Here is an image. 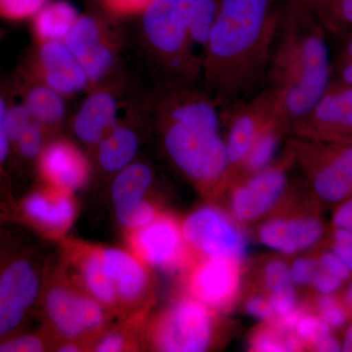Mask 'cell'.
I'll return each mask as SVG.
<instances>
[{"mask_svg":"<svg viewBox=\"0 0 352 352\" xmlns=\"http://www.w3.org/2000/svg\"><path fill=\"white\" fill-rule=\"evenodd\" d=\"M280 21L273 0H219L201 73L217 103L240 101L266 76Z\"/></svg>","mask_w":352,"mask_h":352,"instance_id":"cell-1","label":"cell"},{"mask_svg":"<svg viewBox=\"0 0 352 352\" xmlns=\"http://www.w3.org/2000/svg\"><path fill=\"white\" fill-rule=\"evenodd\" d=\"M266 76L289 126L302 119L332 82L327 34L303 0H289Z\"/></svg>","mask_w":352,"mask_h":352,"instance_id":"cell-2","label":"cell"},{"mask_svg":"<svg viewBox=\"0 0 352 352\" xmlns=\"http://www.w3.org/2000/svg\"><path fill=\"white\" fill-rule=\"evenodd\" d=\"M217 104L210 95L182 94L173 95L162 109L166 151L185 175L208 190L229 182Z\"/></svg>","mask_w":352,"mask_h":352,"instance_id":"cell-3","label":"cell"},{"mask_svg":"<svg viewBox=\"0 0 352 352\" xmlns=\"http://www.w3.org/2000/svg\"><path fill=\"white\" fill-rule=\"evenodd\" d=\"M217 7L219 0H153L143 11L145 38L166 68L201 75Z\"/></svg>","mask_w":352,"mask_h":352,"instance_id":"cell-4","label":"cell"},{"mask_svg":"<svg viewBox=\"0 0 352 352\" xmlns=\"http://www.w3.org/2000/svg\"><path fill=\"white\" fill-rule=\"evenodd\" d=\"M291 151L318 198L339 203L352 196V143L300 138Z\"/></svg>","mask_w":352,"mask_h":352,"instance_id":"cell-5","label":"cell"},{"mask_svg":"<svg viewBox=\"0 0 352 352\" xmlns=\"http://www.w3.org/2000/svg\"><path fill=\"white\" fill-rule=\"evenodd\" d=\"M212 312L194 298L175 303L157 319L155 346L166 352L205 351L214 339Z\"/></svg>","mask_w":352,"mask_h":352,"instance_id":"cell-6","label":"cell"},{"mask_svg":"<svg viewBox=\"0 0 352 352\" xmlns=\"http://www.w3.org/2000/svg\"><path fill=\"white\" fill-rule=\"evenodd\" d=\"M39 289L41 279L31 259L0 250V339L20 327Z\"/></svg>","mask_w":352,"mask_h":352,"instance_id":"cell-7","label":"cell"},{"mask_svg":"<svg viewBox=\"0 0 352 352\" xmlns=\"http://www.w3.org/2000/svg\"><path fill=\"white\" fill-rule=\"evenodd\" d=\"M189 247L205 258H227L243 261L248 240L242 229L223 210L201 208L190 214L182 226Z\"/></svg>","mask_w":352,"mask_h":352,"instance_id":"cell-8","label":"cell"},{"mask_svg":"<svg viewBox=\"0 0 352 352\" xmlns=\"http://www.w3.org/2000/svg\"><path fill=\"white\" fill-rule=\"evenodd\" d=\"M300 138L347 142L352 139V87L331 82L321 98L292 126Z\"/></svg>","mask_w":352,"mask_h":352,"instance_id":"cell-9","label":"cell"},{"mask_svg":"<svg viewBox=\"0 0 352 352\" xmlns=\"http://www.w3.org/2000/svg\"><path fill=\"white\" fill-rule=\"evenodd\" d=\"M231 113L226 145L229 182H234L258 134L273 120H283L287 124L288 122L267 89L251 101L238 106Z\"/></svg>","mask_w":352,"mask_h":352,"instance_id":"cell-10","label":"cell"},{"mask_svg":"<svg viewBox=\"0 0 352 352\" xmlns=\"http://www.w3.org/2000/svg\"><path fill=\"white\" fill-rule=\"evenodd\" d=\"M288 183L286 163L271 164L239 178L231 194V210L238 221H256L276 205Z\"/></svg>","mask_w":352,"mask_h":352,"instance_id":"cell-11","label":"cell"},{"mask_svg":"<svg viewBox=\"0 0 352 352\" xmlns=\"http://www.w3.org/2000/svg\"><path fill=\"white\" fill-rule=\"evenodd\" d=\"M241 278L242 261L204 256L190 274L189 289L212 311H227L239 295Z\"/></svg>","mask_w":352,"mask_h":352,"instance_id":"cell-12","label":"cell"},{"mask_svg":"<svg viewBox=\"0 0 352 352\" xmlns=\"http://www.w3.org/2000/svg\"><path fill=\"white\" fill-rule=\"evenodd\" d=\"M133 245L143 261L160 270H177L188 261V244L182 227L170 217H157L138 228Z\"/></svg>","mask_w":352,"mask_h":352,"instance_id":"cell-13","label":"cell"},{"mask_svg":"<svg viewBox=\"0 0 352 352\" xmlns=\"http://www.w3.org/2000/svg\"><path fill=\"white\" fill-rule=\"evenodd\" d=\"M152 177L149 166L138 163L122 168L113 180L112 196L116 214L124 226L138 229L156 219V210L144 200Z\"/></svg>","mask_w":352,"mask_h":352,"instance_id":"cell-14","label":"cell"},{"mask_svg":"<svg viewBox=\"0 0 352 352\" xmlns=\"http://www.w3.org/2000/svg\"><path fill=\"white\" fill-rule=\"evenodd\" d=\"M63 41L85 69L89 82L100 80L112 67V51L104 43L100 25L94 16H80Z\"/></svg>","mask_w":352,"mask_h":352,"instance_id":"cell-15","label":"cell"},{"mask_svg":"<svg viewBox=\"0 0 352 352\" xmlns=\"http://www.w3.org/2000/svg\"><path fill=\"white\" fill-rule=\"evenodd\" d=\"M324 226L314 215L275 217L259 228V239L280 252L294 254L316 245L323 237Z\"/></svg>","mask_w":352,"mask_h":352,"instance_id":"cell-16","label":"cell"},{"mask_svg":"<svg viewBox=\"0 0 352 352\" xmlns=\"http://www.w3.org/2000/svg\"><path fill=\"white\" fill-rule=\"evenodd\" d=\"M38 67L43 83L62 95L80 91L89 82L85 69L62 41L41 43Z\"/></svg>","mask_w":352,"mask_h":352,"instance_id":"cell-17","label":"cell"},{"mask_svg":"<svg viewBox=\"0 0 352 352\" xmlns=\"http://www.w3.org/2000/svg\"><path fill=\"white\" fill-rule=\"evenodd\" d=\"M41 166L46 179L63 191L80 188L87 179L85 160L76 148L67 143L48 146L41 156Z\"/></svg>","mask_w":352,"mask_h":352,"instance_id":"cell-18","label":"cell"},{"mask_svg":"<svg viewBox=\"0 0 352 352\" xmlns=\"http://www.w3.org/2000/svg\"><path fill=\"white\" fill-rule=\"evenodd\" d=\"M101 252L118 298L126 302L140 300L149 287V276L142 263L120 250L106 249Z\"/></svg>","mask_w":352,"mask_h":352,"instance_id":"cell-19","label":"cell"},{"mask_svg":"<svg viewBox=\"0 0 352 352\" xmlns=\"http://www.w3.org/2000/svg\"><path fill=\"white\" fill-rule=\"evenodd\" d=\"M118 104L108 92L90 95L75 119V131L80 140L94 144L113 131L117 124Z\"/></svg>","mask_w":352,"mask_h":352,"instance_id":"cell-20","label":"cell"},{"mask_svg":"<svg viewBox=\"0 0 352 352\" xmlns=\"http://www.w3.org/2000/svg\"><path fill=\"white\" fill-rule=\"evenodd\" d=\"M6 129L9 151L15 149L24 159H34L43 151V124L32 117L24 104L8 102Z\"/></svg>","mask_w":352,"mask_h":352,"instance_id":"cell-21","label":"cell"},{"mask_svg":"<svg viewBox=\"0 0 352 352\" xmlns=\"http://www.w3.org/2000/svg\"><path fill=\"white\" fill-rule=\"evenodd\" d=\"M22 208L28 219L51 230L64 229L75 215V206L65 194L52 196L36 192L25 199Z\"/></svg>","mask_w":352,"mask_h":352,"instance_id":"cell-22","label":"cell"},{"mask_svg":"<svg viewBox=\"0 0 352 352\" xmlns=\"http://www.w3.org/2000/svg\"><path fill=\"white\" fill-rule=\"evenodd\" d=\"M80 16L76 7L68 1H47L32 18L34 34L41 43L63 41Z\"/></svg>","mask_w":352,"mask_h":352,"instance_id":"cell-23","label":"cell"},{"mask_svg":"<svg viewBox=\"0 0 352 352\" xmlns=\"http://www.w3.org/2000/svg\"><path fill=\"white\" fill-rule=\"evenodd\" d=\"M46 312L60 333L76 338L85 332L78 311V295L64 288L51 289L45 300Z\"/></svg>","mask_w":352,"mask_h":352,"instance_id":"cell-24","label":"cell"},{"mask_svg":"<svg viewBox=\"0 0 352 352\" xmlns=\"http://www.w3.org/2000/svg\"><path fill=\"white\" fill-rule=\"evenodd\" d=\"M288 127L285 120H275L258 134L241 166L237 179L258 173L272 164L282 134Z\"/></svg>","mask_w":352,"mask_h":352,"instance_id":"cell-25","label":"cell"},{"mask_svg":"<svg viewBox=\"0 0 352 352\" xmlns=\"http://www.w3.org/2000/svg\"><path fill=\"white\" fill-rule=\"evenodd\" d=\"M138 148V138L133 131L116 126L101 140L99 161L106 170H122L131 164Z\"/></svg>","mask_w":352,"mask_h":352,"instance_id":"cell-26","label":"cell"},{"mask_svg":"<svg viewBox=\"0 0 352 352\" xmlns=\"http://www.w3.org/2000/svg\"><path fill=\"white\" fill-rule=\"evenodd\" d=\"M23 88L22 104L43 126L55 124L63 118L65 105L62 94L44 83H28Z\"/></svg>","mask_w":352,"mask_h":352,"instance_id":"cell-27","label":"cell"},{"mask_svg":"<svg viewBox=\"0 0 352 352\" xmlns=\"http://www.w3.org/2000/svg\"><path fill=\"white\" fill-rule=\"evenodd\" d=\"M327 34L347 36L352 32V0H303Z\"/></svg>","mask_w":352,"mask_h":352,"instance_id":"cell-28","label":"cell"},{"mask_svg":"<svg viewBox=\"0 0 352 352\" xmlns=\"http://www.w3.org/2000/svg\"><path fill=\"white\" fill-rule=\"evenodd\" d=\"M82 276L88 291L99 302L113 305L118 302L117 292L106 270L101 251L92 252L85 258Z\"/></svg>","mask_w":352,"mask_h":352,"instance_id":"cell-29","label":"cell"},{"mask_svg":"<svg viewBox=\"0 0 352 352\" xmlns=\"http://www.w3.org/2000/svg\"><path fill=\"white\" fill-rule=\"evenodd\" d=\"M305 349L295 333L286 332L268 322L258 328L250 340V349L256 352L302 351Z\"/></svg>","mask_w":352,"mask_h":352,"instance_id":"cell-30","label":"cell"},{"mask_svg":"<svg viewBox=\"0 0 352 352\" xmlns=\"http://www.w3.org/2000/svg\"><path fill=\"white\" fill-rule=\"evenodd\" d=\"M331 329L318 315L311 314L305 310L298 324H296L294 333L302 340L305 349H310L317 342L331 335Z\"/></svg>","mask_w":352,"mask_h":352,"instance_id":"cell-31","label":"cell"},{"mask_svg":"<svg viewBox=\"0 0 352 352\" xmlns=\"http://www.w3.org/2000/svg\"><path fill=\"white\" fill-rule=\"evenodd\" d=\"M318 316L331 329L342 328L349 319V310L335 295H321L316 302Z\"/></svg>","mask_w":352,"mask_h":352,"instance_id":"cell-32","label":"cell"},{"mask_svg":"<svg viewBox=\"0 0 352 352\" xmlns=\"http://www.w3.org/2000/svg\"><path fill=\"white\" fill-rule=\"evenodd\" d=\"M263 281L270 294L295 287L288 264L279 259L266 264L263 270Z\"/></svg>","mask_w":352,"mask_h":352,"instance_id":"cell-33","label":"cell"},{"mask_svg":"<svg viewBox=\"0 0 352 352\" xmlns=\"http://www.w3.org/2000/svg\"><path fill=\"white\" fill-rule=\"evenodd\" d=\"M48 0H0V17L22 21L34 17Z\"/></svg>","mask_w":352,"mask_h":352,"instance_id":"cell-34","label":"cell"},{"mask_svg":"<svg viewBox=\"0 0 352 352\" xmlns=\"http://www.w3.org/2000/svg\"><path fill=\"white\" fill-rule=\"evenodd\" d=\"M45 344L41 337L32 333H9L0 339V352H41Z\"/></svg>","mask_w":352,"mask_h":352,"instance_id":"cell-35","label":"cell"},{"mask_svg":"<svg viewBox=\"0 0 352 352\" xmlns=\"http://www.w3.org/2000/svg\"><path fill=\"white\" fill-rule=\"evenodd\" d=\"M291 270L294 283L300 286L314 284V278L319 270L318 261L312 258H300L294 261Z\"/></svg>","mask_w":352,"mask_h":352,"instance_id":"cell-36","label":"cell"},{"mask_svg":"<svg viewBox=\"0 0 352 352\" xmlns=\"http://www.w3.org/2000/svg\"><path fill=\"white\" fill-rule=\"evenodd\" d=\"M320 270L330 273L331 275L338 278L340 281L344 282L351 277V271L347 267L344 261L340 258L339 254L335 252H327L322 254L318 261Z\"/></svg>","mask_w":352,"mask_h":352,"instance_id":"cell-37","label":"cell"},{"mask_svg":"<svg viewBox=\"0 0 352 352\" xmlns=\"http://www.w3.org/2000/svg\"><path fill=\"white\" fill-rule=\"evenodd\" d=\"M245 309L252 316L264 322H271L276 317L271 305L270 296L263 295L251 296L245 303Z\"/></svg>","mask_w":352,"mask_h":352,"instance_id":"cell-38","label":"cell"},{"mask_svg":"<svg viewBox=\"0 0 352 352\" xmlns=\"http://www.w3.org/2000/svg\"><path fill=\"white\" fill-rule=\"evenodd\" d=\"M333 252L339 254L352 273V232L346 229L336 228L333 234Z\"/></svg>","mask_w":352,"mask_h":352,"instance_id":"cell-39","label":"cell"},{"mask_svg":"<svg viewBox=\"0 0 352 352\" xmlns=\"http://www.w3.org/2000/svg\"><path fill=\"white\" fill-rule=\"evenodd\" d=\"M153 0H103V3L113 13L133 14L143 12Z\"/></svg>","mask_w":352,"mask_h":352,"instance_id":"cell-40","label":"cell"},{"mask_svg":"<svg viewBox=\"0 0 352 352\" xmlns=\"http://www.w3.org/2000/svg\"><path fill=\"white\" fill-rule=\"evenodd\" d=\"M8 101L0 92V175L9 157V140L6 129V115Z\"/></svg>","mask_w":352,"mask_h":352,"instance_id":"cell-41","label":"cell"},{"mask_svg":"<svg viewBox=\"0 0 352 352\" xmlns=\"http://www.w3.org/2000/svg\"><path fill=\"white\" fill-rule=\"evenodd\" d=\"M342 283L344 282L319 267L312 285L320 295H335L342 287Z\"/></svg>","mask_w":352,"mask_h":352,"instance_id":"cell-42","label":"cell"},{"mask_svg":"<svg viewBox=\"0 0 352 352\" xmlns=\"http://www.w3.org/2000/svg\"><path fill=\"white\" fill-rule=\"evenodd\" d=\"M336 228L346 229L352 232V196L346 199L333 214Z\"/></svg>","mask_w":352,"mask_h":352,"instance_id":"cell-43","label":"cell"},{"mask_svg":"<svg viewBox=\"0 0 352 352\" xmlns=\"http://www.w3.org/2000/svg\"><path fill=\"white\" fill-rule=\"evenodd\" d=\"M124 346V339L118 333H112L102 339L95 351L99 352L120 351Z\"/></svg>","mask_w":352,"mask_h":352,"instance_id":"cell-44","label":"cell"},{"mask_svg":"<svg viewBox=\"0 0 352 352\" xmlns=\"http://www.w3.org/2000/svg\"><path fill=\"white\" fill-rule=\"evenodd\" d=\"M311 351L319 352H337L342 351V344H340L339 340L333 338L332 335H329L327 337L317 342L314 346L311 347Z\"/></svg>","mask_w":352,"mask_h":352,"instance_id":"cell-45","label":"cell"},{"mask_svg":"<svg viewBox=\"0 0 352 352\" xmlns=\"http://www.w3.org/2000/svg\"><path fill=\"white\" fill-rule=\"evenodd\" d=\"M338 71L340 82L352 87V60H340Z\"/></svg>","mask_w":352,"mask_h":352,"instance_id":"cell-46","label":"cell"},{"mask_svg":"<svg viewBox=\"0 0 352 352\" xmlns=\"http://www.w3.org/2000/svg\"><path fill=\"white\" fill-rule=\"evenodd\" d=\"M342 351L352 352V325L347 329L346 335H344V342L342 344Z\"/></svg>","mask_w":352,"mask_h":352,"instance_id":"cell-47","label":"cell"},{"mask_svg":"<svg viewBox=\"0 0 352 352\" xmlns=\"http://www.w3.org/2000/svg\"><path fill=\"white\" fill-rule=\"evenodd\" d=\"M347 38L349 39H347L346 46H344L340 60H352V32L347 36Z\"/></svg>","mask_w":352,"mask_h":352,"instance_id":"cell-48","label":"cell"},{"mask_svg":"<svg viewBox=\"0 0 352 352\" xmlns=\"http://www.w3.org/2000/svg\"><path fill=\"white\" fill-rule=\"evenodd\" d=\"M344 303L346 309L352 314V283L346 289V294H344Z\"/></svg>","mask_w":352,"mask_h":352,"instance_id":"cell-49","label":"cell"},{"mask_svg":"<svg viewBox=\"0 0 352 352\" xmlns=\"http://www.w3.org/2000/svg\"><path fill=\"white\" fill-rule=\"evenodd\" d=\"M62 352H76L78 351V347L73 346V344H67V346H62L60 349Z\"/></svg>","mask_w":352,"mask_h":352,"instance_id":"cell-50","label":"cell"},{"mask_svg":"<svg viewBox=\"0 0 352 352\" xmlns=\"http://www.w3.org/2000/svg\"><path fill=\"white\" fill-rule=\"evenodd\" d=\"M1 36H2V32H1V31H0V39H1Z\"/></svg>","mask_w":352,"mask_h":352,"instance_id":"cell-51","label":"cell"},{"mask_svg":"<svg viewBox=\"0 0 352 352\" xmlns=\"http://www.w3.org/2000/svg\"><path fill=\"white\" fill-rule=\"evenodd\" d=\"M347 142L352 143V139L351 140L347 141Z\"/></svg>","mask_w":352,"mask_h":352,"instance_id":"cell-52","label":"cell"}]
</instances>
